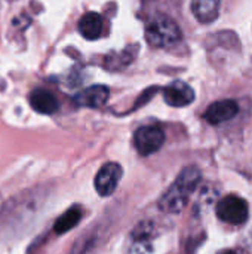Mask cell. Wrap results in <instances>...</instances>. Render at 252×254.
Listing matches in <instances>:
<instances>
[{
    "label": "cell",
    "mask_w": 252,
    "mask_h": 254,
    "mask_svg": "<svg viewBox=\"0 0 252 254\" xmlns=\"http://www.w3.org/2000/svg\"><path fill=\"white\" fill-rule=\"evenodd\" d=\"M247 246H248V249L252 252V231L251 234H250V237H248V240H247Z\"/></svg>",
    "instance_id": "13"
},
{
    "label": "cell",
    "mask_w": 252,
    "mask_h": 254,
    "mask_svg": "<svg viewBox=\"0 0 252 254\" xmlns=\"http://www.w3.org/2000/svg\"><path fill=\"white\" fill-rule=\"evenodd\" d=\"M165 143V132L157 125H146L135 131L134 146L143 156L156 153Z\"/></svg>",
    "instance_id": "4"
},
{
    "label": "cell",
    "mask_w": 252,
    "mask_h": 254,
    "mask_svg": "<svg viewBox=\"0 0 252 254\" xmlns=\"http://www.w3.org/2000/svg\"><path fill=\"white\" fill-rule=\"evenodd\" d=\"M110 97V89L105 85H94L80 91L74 97V104L79 107L100 109L102 107Z\"/></svg>",
    "instance_id": "8"
},
{
    "label": "cell",
    "mask_w": 252,
    "mask_h": 254,
    "mask_svg": "<svg viewBox=\"0 0 252 254\" xmlns=\"http://www.w3.org/2000/svg\"><path fill=\"white\" fill-rule=\"evenodd\" d=\"M181 28L166 15H157L146 28V40L153 48H171L181 40Z\"/></svg>",
    "instance_id": "2"
},
{
    "label": "cell",
    "mask_w": 252,
    "mask_h": 254,
    "mask_svg": "<svg viewBox=\"0 0 252 254\" xmlns=\"http://www.w3.org/2000/svg\"><path fill=\"white\" fill-rule=\"evenodd\" d=\"M221 0H192V12L202 24L214 22L220 15Z\"/></svg>",
    "instance_id": "9"
},
{
    "label": "cell",
    "mask_w": 252,
    "mask_h": 254,
    "mask_svg": "<svg viewBox=\"0 0 252 254\" xmlns=\"http://www.w3.org/2000/svg\"><path fill=\"white\" fill-rule=\"evenodd\" d=\"M82 210L77 207H71L70 210H67L62 216L58 217V220L55 222L53 231L59 235V234H65L70 229H73L74 226L79 225L80 219H82Z\"/></svg>",
    "instance_id": "12"
},
{
    "label": "cell",
    "mask_w": 252,
    "mask_h": 254,
    "mask_svg": "<svg viewBox=\"0 0 252 254\" xmlns=\"http://www.w3.org/2000/svg\"><path fill=\"white\" fill-rule=\"evenodd\" d=\"M122 179V167L117 162L104 164L95 176V190L100 196L105 198L114 193Z\"/></svg>",
    "instance_id": "5"
},
{
    "label": "cell",
    "mask_w": 252,
    "mask_h": 254,
    "mask_svg": "<svg viewBox=\"0 0 252 254\" xmlns=\"http://www.w3.org/2000/svg\"><path fill=\"white\" fill-rule=\"evenodd\" d=\"M163 100L171 107H186L195 101V91L183 80H174L163 89Z\"/></svg>",
    "instance_id": "6"
},
{
    "label": "cell",
    "mask_w": 252,
    "mask_h": 254,
    "mask_svg": "<svg viewBox=\"0 0 252 254\" xmlns=\"http://www.w3.org/2000/svg\"><path fill=\"white\" fill-rule=\"evenodd\" d=\"M201 177L202 176L198 167H186L169 186V189L160 196L159 208L168 214L181 213L186 208L192 193L196 190Z\"/></svg>",
    "instance_id": "1"
},
{
    "label": "cell",
    "mask_w": 252,
    "mask_h": 254,
    "mask_svg": "<svg viewBox=\"0 0 252 254\" xmlns=\"http://www.w3.org/2000/svg\"><path fill=\"white\" fill-rule=\"evenodd\" d=\"M79 33L86 39V40H95L102 34L104 22L100 13L97 12H88L85 13L80 21H79Z\"/></svg>",
    "instance_id": "11"
},
{
    "label": "cell",
    "mask_w": 252,
    "mask_h": 254,
    "mask_svg": "<svg viewBox=\"0 0 252 254\" xmlns=\"http://www.w3.org/2000/svg\"><path fill=\"white\" fill-rule=\"evenodd\" d=\"M220 254H236L235 252H232V250H226V252H223V253Z\"/></svg>",
    "instance_id": "14"
},
{
    "label": "cell",
    "mask_w": 252,
    "mask_h": 254,
    "mask_svg": "<svg viewBox=\"0 0 252 254\" xmlns=\"http://www.w3.org/2000/svg\"><path fill=\"white\" fill-rule=\"evenodd\" d=\"M248 204L245 199L236 195H227L224 196L218 205H217V216L220 220L229 225H242L248 219Z\"/></svg>",
    "instance_id": "3"
},
{
    "label": "cell",
    "mask_w": 252,
    "mask_h": 254,
    "mask_svg": "<svg viewBox=\"0 0 252 254\" xmlns=\"http://www.w3.org/2000/svg\"><path fill=\"white\" fill-rule=\"evenodd\" d=\"M30 106L42 115H52L58 110L59 104L55 98V95L52 92H49L48 89L39 88L34 89L30 95Z\"/></svg>",
    "instance_id": "10"
},
{
    "label": "cell",
    "mask_w": 252,
    "mask_h": 254,
    "mask_svg": "<svg viewBox=\"0 0 252 254\" xmlns=\"http://www.w3.org/2000/svg\"><path fill=\"white\" fill-rule=\"evenodd\" d=\"M238 112H239V106L235 100H220L212 103L206 109L203 118L211 125H220L233 119L238 115Z\"/></svg>",
    "instance_id": "7"
}]
</instances>
